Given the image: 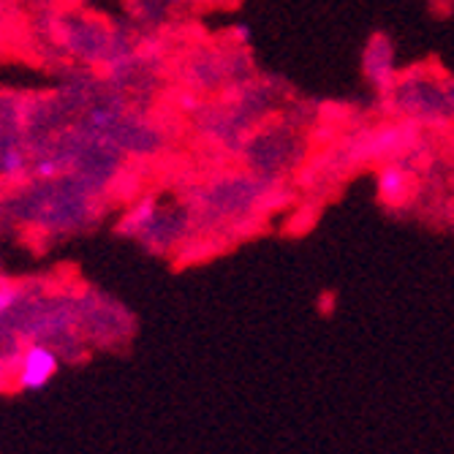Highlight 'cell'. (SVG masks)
Here are the masks:
<instances>
[{
    "label": "cell",
    "instance_id": "obj_1",
    "mask_svg": "<svg viewBox=\"0 0 454 454\" xmlns=\"http://www.w3.org/2000/svg\"><path fill=\"white\" fill-rule=\"evenodd\" d=\"M55 373H58V356L47 346H30L22 354L17 381L22 389H41L52 381Z\"/></svg>",
    "mask_w": 454,
    "mask_h": 454
},
{
    "label": "cell",
    "instance_id": "obj_7",
    "mask_svg": "<svg viewBox=\"0 0 454 454\" xmlns=\"http://www.w3.org/2000/svg\"><path fill=\"white\" fill-rule=\"evenodd\" d=\"M104 122H109V117H104V112H96L93 114V126H104Z\"/></svg>",
    "mask_w": 454,
    "mask_h": 454
},
{
    "label": "cell",
    "instance_id": "obj_4",
    "mask_svg": "<svg viewBox=\"0 0 454 454\" xmlns=\"http://www.w3.org/2000/svg\"><path fill=\"white\" fill-rule=\"evenodd\" d=\"M153 213H155V204L153 201H145V204H139V207L131 213V218H126V226L129 229H139V226H145L147 218H153Z\"/></svg>",
    "mask_w": 454,
    "mask_h": 454
},
{
    "label": "cell",
    "instance_id": "obj_6",
    "mask_svg": "<svg viewBox=\"0 0 454 454\" xmlns=\"http://www.w3.org/2000/svg\"><path fill=\"white\" fill-rule=\"evenodd\" d=\"M35 172L41 175V177H55L58 175V163L55 160H38V167H35Z\"/></svg>",
    "mask_w": 454,
    "mask_h": 454
},
{
    "label": "cell",
    "instance_id": "obj_5",
    "mask_svg": "<svg viewBox=\"0 0 454 454\" xmlns=\"http://www.w3.org/2000/svg\"><path fill=\"white\" fill-rule=\"evenodd\" d=\"M17 302V292L14 288H0V318H4Z\"/></svg>",
    "mask_w": 454,
    "mask_h": 454
},
{
    "label": "cell",
    "instance_id": "obj_2",
    "mask_svg": "<svg viewBox=\"0 0 454 454\" xmlns=\"http://www.w3.org/2000/svg\"><path fill=\"white\" fill-rule=\"evenodd\" d=\"M379 193L387 204H400L408 193V175L397 167H387L379 175Z\"/></svg>",
    "mask_w": 454,
    "mask_h": 454
},
{
    "label": "cell",
    "instance_id": "obj_3",
    "mask_svg": "<svg viewBox=\"0 0 454 454\" xmlns=\"http://www.w3.org/2000/svg\"><path fill=\"white\" fill-rule=\"evenodd\" d=\"M22 169H25V155H22V150L20 147L4 150V155H0V172H4L6 177H17V175H22Z\"/></svg>",
    "mask_w": 454,
    "mask_h": 454
}]
</instances>
